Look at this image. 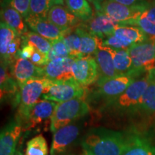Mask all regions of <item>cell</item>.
Returning a JSON list of instances; mask_svg holds the SVG:
<instances>
[{
  "label": "cell",
  "mask_w": 155,
  "mask_h": 155,
  "mask_svg": "<svg viewBox=\"0 0 155 155\" xmlns=\"http://www.w3.org/2000/svg\"><path fill=\"white\" fill-rule=\"evenodd\" d=\"M25 155H48V143L43 135H37L27 142Z\"/></svg>",
  "instance_id": "83f0119b"
},
{
  "label": "cell",
  "mask_w": 155,
  "mask_h": 155,
  "mask_svg": "<svg viewBox=\"0 0 155 155\" xmlns=\"http://www.w3.org/2000/svg\"><path fill=\"white\" fill-rule=\"evenodd\" d=\"M28 27L51 42L61 40L69 30H63L51 23L48 19L28 16L25 19Z\"/></svg>",
  "instance_id": "4fadbf2b"
},
{
  "label": "cell",
  "mask_w": 155,
  "mask_h": 155,
  "mask_svg": "<svg viewBox=\"0 0 155 155\" xmlns=\"http://www.w3.org/2000/svg\"><path fill=\"white\" fill-rule=\"evenodd\" d=\"M137 78L132 75H119L113 78L103 81H96V88L91 94L88 93V103L104 101V104L114 99L127 90ZM103 104V105H104Z\"/></svg>",
  "instance_id": "277c9868"
},
{
  "label": "cell",
  "mask_w": 155,
  "mask_h": 155,
  "mask_svg": "<svg viewBox=\"0 0 155 155\" xmlns=\"http://www.w3.org/2000/svg\"><path fill=\"white\" fill-rule=\"evenodd\" d=\"M22 45L26 44L31 45L36 50L47 55L50 52V48L52 47V44H53V42L49 41L47 39L44 38L43 37L40 36V35L29 30L24 35L22 36Z\"/></svg>",
  "instance_id": "4316f807"
},
{
  "label": "cell",
  "mask_w": 155,
  "mask_h": 155,
  "mask_svg": "<svg viewBox=\"0 0 155 155\" xmlns=\"http://www.w3.org/2000/svg\"><path fill=\"white\" fill-rule=\"evenodd\" d=\"M18 35L15 31L7 26L5 23L0 24V54L1 61H3L7 55L10 44Z\"/></svg>",
  "instance_id": "f546056e"
},
{
  "label": "cell",
  "mask_w": 155,
  "mask_h": 155,
  "mask_svg": "<svg viewBox=\"0 0 155 155\" xmlns=\"http://www.w3.org/2000/svg\"><path fill=\"white\" fill-rule=\"evenodd\" d=\"M73 78L81 86L87 87L98 80V66L94 56L76 58L72 66Z\"/></svg>",
  "instance_id": "9c48e42d"
},
{
  "label": "cell",
  "mask_w": 155,
  "mask_h": 155,
  "mask_svg": "<svg viewBox=\"0 0 155 155\" xmlns=\"http://www.w3.org/2000/svg\"><path fill=\"white\" fill-rule=\"evenodd\" d=\"M131 59V75L139 78L147 74L155 67V41L147 40L134 44L128 49Z\"/></svg>",
  "instance_id": "8992f818"
},
{
  "label": "cell",
  "mask_w": 155,
  "mask_h": 155,
  "mask_svg": "<svg viewBox=\"0 0 155 155\" xmlns=\"http://www.w3.org/2000/svg\"><path fill=\"white\" fill-rule=\"evenodd\" d=\"M79 132V127L72 124L58 129L54 132L50 154L59 155L65 152L69 145L77 139Z\"/></svg>",
  "instance_id": "9a60e30c"
},
{
  "label": "cell",
  "mask_w": 155,
  "mask_h": 155,
  "mask_svg": "<svg viewBox=\"0 0 155 155\" xmlns=\"http://www.w3.org/2000/svg\"><path fill=\"white\" fill-rule=\"evenodd\" d=\"M9 69L12 76L16 81L19 88L30 79L44 77L42 67L37 66L30 60L18 58L12 64Z\"/></svg>",
  "instance_id": "5bb4252c"
},
{
  "label": "cell",
  "mask_w": 155,
  "mask_h": 155,
  "mask_svg": "<svg viewBox=\"0 0 155 155\" xmlns=\"http://www.w3.org/2000/svg\"><path fill=\"white\" fill-rule=\"evenodd\" d=\"M48 19L55 26L63 30L74 28L81 24V20L62 5L52 7L48 13Z\"/></svg>",
  "instance_id": "e0dca14e"
},
{
  "label": "cell",
  "mask_w": 155,
  "mask_h": 155,
  "mask_svg": "<svg viewBox=\"0 0 155 155\" xmlns=\"http://www.w3.org/2000/svg\"><path fill=\"white\" fill-rule=\"evenodd\" d=\"M88 1L90 2L91 3H92L95 6V8H96V11H99L101 5L104 2V0H88Z\"/></svg>",
  "instance_id": "f35d334b"
},
{
  "label": "cell",
  "mask_w": 155,
  "mask_h": 155,
  "mask_svg": "<svg viewBox=\"0 0 155 155\" xmlns=\"http://www.w3.org/2000/svg\"><path fill=\"white\" fill-rule=\"evenodd\" d=\"M16 155H25V154H23L22 152H21L20 150H16Z\"/></svg>",
  "instance_id": "b9f144b4"
},
{
  "label": "cell",
  "mask_w": 155,
  "mask_h": 155,
  "mask_svg": "<svg viewBox=\"0 0 155 155\" xmlns=\"http://www.w3.org/2000/svg\"><path fill=\"white\" fill-rule=\"evenodd\" d=\"M75 30L81 38V58L94 55L100 45L102 44L101 39L87 32L79 25L75 28Z\"/></svg>",
  "instance_id": "7402d4cb"
},
{
  "label": "cell",
  "mask_w": 155,
  "mask_h": 155,
  "mask_svg": "<svg viewBox=\"0 0 155 155\" xmlns=\"http://www.w3.org/2000/svg\"><path fill=\"white\" fill-rule=\"evenodd\" d=\"M136 26L144 32L148 40L155 41V1L148 4L137 19Z\"/></svg>",
  "instance_id": "44dd1931"
},
{
  "label": "cell",
  "mask_w": 155,
  "mask_h": 155,
  "mask_svg": "<svg viewBox=\"0 0 155 155\" xmlns=\"http://www.w3.org/2000/svg\"><path fill=\"white\" fill-rule=\"evenodd\" d=\"M30 0H5L4 5L10 6L11 7L19 12L25 19L28 17L30 11Z\"/></svg>",
  "instance_id": "e575fe53"
},
{
  "label": "cell",
  "mask_w": 155,
  "mask_h": 155,
  "mask_svg": "<svg viewBox=\"0 0 155 155\" xmlns=\"http://www.w3.org/2000/svg\"><path fill=\"white\" fill-rule=\"evenodd\" d=\"M148 73H149V75H150L151 80L155 81V67L152 70H151Z\"/></svg>",
  "instance_id": "60d3db41"
},
{
  "label": "cell",
  "mask_w": 155,
  "mask_h": 155,
  "mask_svg": "<svg viewBox=\"0 0 155 155\" xmlns=\"http://www.w3.org/2000/svg\"><path fill=\"white\" fill-rule=\"evenodd\" d=\"M50 79L45 77L35 78L27 81L19 88V121L25 122L31 109L42 98L46 87L50 82Z\"/></svg>",
  "instance_id": "5b68a950"
},
{
  "label": "cell",
  "mask_w": 155,
  "mask_h": 155,
  "mask_svg": "<svg viewBox=\"0 0 155 155\" xmlns=\"http://www.w3.org/2000/svg\"><path fill=\"white\" fill-rule=\"evenodd\" d=\"M48 1L49 2L51 7L55 5L64 6V5H65V0H48Z\"/></svg>",
  "instance_id": "ab89813d"
},
{
  "label": "cell",
  "mask_w": 155,
  "mask_h": 155,
  "mask_svg": "<svg viewBox=\"0 0 155 155\" xmlns=\"http://www.w3.org/2000/svg\"><path fill=\"white\" fill-rule=\"evenodd\" d=\"M131 135L98 128L91 130L83 139L84 151L92 155H122L130 143Z\"/></svg>",
  "instance_id": "6da1fadb"
},
{
  "label": "cell",
  "mask_w": 155,
  "mask_h": 155,
  "mask_svg": "<svg viewBox=\"0 0 155 155\" xmlns=\"http://www.w3.org/2000/svg\"><path fill=\"white\" fill-rule=\"evenodd\" d=\"M148 3L142 5L127 6L114 0H104L101 4L100 12L104 13L115 22L121 25H135L141 13L146 9Z\"/></svg>",
  "instance_id": "ba28073f"
},
{
  "label": "cell",
  "mask_w": 155,
  "mask_h": 155,
  "mask_svg": "<svg viewBox=\"0 0 155 155\" xmlns=\"http://www.w3.org/2000/svg\"><path fill=\"white\" fill-rule=\"evenodd\" d=\"M11 155H16V151H15V152H14L12 153V154Z\"/></svg>",
  "instance_id": "ee69618b"
},
{
  "label": "cell",
  "mask_w": 155,
  "mask_h": 155,
  "mask_svg": "<svg viewBox=\"0 0 155 155\" xmlns=\"http://www.w3.org/2000/svg\"><path fill=\"white\" fill-rule=\"evenodd\" d=\"M87 88L79 84L75 79L64 81H50L45 89L42 99L55 103H63L77 98H86Z\"/></svg>",
  "instance_id": "52a82bcc"
},
{
  "label": "cell",
  "mask_w": 155,
  "mask_h": 155,
  "mask_svg": "<svg viewBox=\"0 0 155 155\" xmlns=\"http://www.w3.org/2000/svg\"><path fill=\"white\" fill-rule=\"evenodd\" d=\"M150 82L149 73L138 78L123 94L104 104L101 107V111L111 116H122L139 111L141 98Z\"/></svg>",
  "instance_id": "7a4b0ae2"
},
{
  "label": "cell",
  "mask_w": 155,
  "mask_h": 155,
  "mask_svg": "<svg viewBox=\"0 0 155 155\" xmlns=\"http://www.w3.org/2000/svg\"><path fill=\"white\" fill-rule=\"evenodd\" d=\"M89 111L90 106L86 98H77L58 103L50 120V131L55 132L58 129L87 115Z\"/></svg>",
  "instance_id": "3957f363"
},
{
  "label": "cell",
  "mask_w": 155,
  "mask_h": 155,
  "mask_svg": "<svg viewBox=\"0 0 155 155\" xmlns=\"http://www.w3.org/2000/svg\"><path fill=\"white\" fill-rule=\"evenodd\" d=\"M58 103L45 99H40L32 107L28 119L25 122L23 131L33 129L43 122L51 120Z\"/></svg>",
  "instance_id": "7c38bea8"
},
{
  "label": "cell",
  "mask_w": 155,
  "mask_h": 155,
  "mask_svg": "<svg viewBox=\"0 0 155 155\" xmlns=\"http://www.w3.org/2000/svg\"><path fill=\"white\" fill-rule=\"evenodd\" d=\"M122 155H155V146L146 138L131 135L129 147Z\"/></svg>",
  "instance_id": "cb8c5ba5"
},
{
  "label": "cell",
  "mask_w": 155,
  "mask_h": 155,
  "mask_svg": "<svg viewBox=\"0 0 155 155\" xmlns=\"http://www.w3.org/2000/svg\"><path fill=\"white\" fill-rule=\"evenodd\" d=\"M30 61L37 66L39 67H44L45 65H46L48 63V55L36 49L35 50L33 55L30 58Z\"/></svg>",
  "instance_id": "d590c367"
},
{
  "label": "cell",
  "mask_w": 155,
  "mask_h": 155,
  "mask_svg": "<svg viewBox=\"0 0 155 155\" xmlns=\"http://www.w3.org/2000/svg\"><path fill=\"white\" fill-rule=\"evenodd\" d=\"M70 57L69 50L63 39L53 42L50 52L48 54V62L58 59Z\"/></svg>",
  "instance_id": "d6a6232c"
},
{
  "label": "cell",
  "mask_w": 155,
  "mask_h": 155,
  "mask_svg": "<svg viewBox=\"0 0 155 155\" xmlns=\"http://www.w3.org/2000/svg\"><path fill=\"white\" fill-rule=\"evenodd\" d=\"M101 45L104 47L111 48L116 50H128L132 45V44L124 41L114 35H111L102 40Z\"/></svg>",
  "instance_id": "836d02e7"
},
{
  "label": "cell",
  "mask_w": 155,
  "mask_h": 155,
  "mask_svg": "<svg viewBox=\"0 0 155 155\" xmlns=\"http://www.w3.org/2000/svg\"><path fill=\"white\" fill-rule=\"evenodd\" d=\"M68 10L81 22L88 20L94 16L91 6L88 0H65Z\"/></svg>",
  "instance_id": "484cf974"
},
{
  "label": "cell",
  "mask_w": 155,
  "mask_h": 155,
  "mask_svg": "<svg viewBox=\"0 0 155 155\" xmlns=\"http://www.w3.org/2000/svg\"><path fill=\"white\" fill-rule=\"evenodd\" d=\"M1 20V22L9 26L19 36L24 35L28 31L25 19L20 13L10 6L4 5V7L2 8Z\"/></svg>",
  "instance_id": "ffe728a7"
},
{
  "label": "cell",
  "mask_w": 155,
  "mask_h": 155,
  "mask_svg": "<svg viewBox=\"0 0 155 155\" xmlns=\"http://www.w3.org/2000/svg\"><path fill=\"white\" fill-rule=\"evenodd\" d=\"M22 131V124L17 120L4 128L0 136V155H11L16 151V145Z\"/></svg>",
  "instance_id": "2e32d148"
},
{
  "label": "cell",
  "mask_w": 155,
  "mask_h": 155,
  "mask_svg": "<svg viewBox=\"0 0 155 155\" xmlns=\"http://www.w3.org/2000/svg\"><path fill=\"white\" fill-rule=\"evenodd\" d=\"M94 57L98 66V77L97 81L108 80L119 75L116 71L112 55L101 45L97 49Z\"/></svg>",
  "instance_id": "ac0fdd59"
},
{
  "label": "cell",
  "mask_w": 155,
  "mask_h": 155,
  "mask_svg": "<svg viewBox=\"0 0 155 155\" xmlns=\"http://www.w3.org/2000/svg\"><path fill=\"white\" fill-rule=\"evenodd\" d=\"M119 25H121L115 22L104 13L96 11L92 18L81 22L79 26L87 32L104 40L113 35L115 29Z\"/></svg>",
  "instance_id": "30bf717a"
},
{
  "label": "cell",
  "mask_w": 155,
  "mask_h": 155,
  "mask_svg": "<svg viewBox=\"0 0 155 155\" xmlns=\"http://www.w3.org/2000/svg\"><path fill=\"white\" fill-rule=\"evenodd\" d=\"M114 1L119 2L122 5H127V6H134V5H142V4L148 3L146 0H114Z\"/></svg>",
  "instance_id": "74e56055"
},
{
  "label": "cell",
  "mask_w": 155,
  "mask_h": 155,
  "mask_svg": "<svg viewBox=\"0 0 155 155\" xmlns=\"http://www.w3.org/2000/svg\"><path fill=\"white\" fill-rule=\"evenodd\" d=\"M35 50V48L31 45H23L21 49L19 50L18 54H17V59L22 58V59L30 60L32 55H33Z\"/></svg>",
  "instance_id": "8d00e7d4"
},
{
  "label": "cell",
  "mask_w": 155,
  "mask_h": 155,
  "mask_svg": "<svg viewBox=\"0 0 155 155\" xmlns=\"http://www.w3.org/2000/svg\"><path fill=\"white\" fill-rule=\"evenodd\" d=\"M8 66L1 63L0 68V86H1V100L2 101L6 98H14L15 104H19V88L14 78L9 73Z\"/></svg>",
  "instance_id": "d6986e66"
},
{
  "label": "cell",
  "mask_w": 155,
  "mask_h": 155,
  "mask_svg": "<svg viewBox=\"0 0 155 155\" xmlns=\"http://www.w3.org/2000/svg\"><path fill=\"white\" fill-rule=\"evenodd\" d=\"M139 111L148 114H155V81L151 82L143 95Z\"/></svg>",
  "instance_id": "4dcf8cb0"
},
{
  "label": "cell",
  "mask_w": 155,
  "mask_h": 155,
  "mask_svg": "<svg viewBox=\"0 0 155 155\" xmlns=\"http://www.w3.org/2000/svg\"><path fill=\"white\" fill-rule=\"evenodd\" d=\"M75 28L69 29L63 38V40L69 50L70 57L79 58H81V38Z\"/></svg>",
  "instance_id": "f1b7e54d"
},
{
  "label": "cell",
  "mask_w": 155,
  "mask_h": 155,
  "mask_svg": "<svg viewBox=\"0 0 155 155\" xmlns=\"http://www.w3.org/2000/svg\"><path fill=\"white\" fill-rule=\"evenodd\" d=\"M113 35L132 45L140 43L148 40L144 32L135 25H119L115 29Z\"/></svg>",
  "instance_id": "603a6c76"
},
{
  "label": "cell",
  "mask_w": 155,
  "mask_h": 155,
  "mask_svg": "<svg viewBox=\"0 0 155 155\" xmlns=\"http://www.w3.org/2000/svg\"><path fill=\"white\" fill-rule=\"evenodd\" d=\"M50 8L51 6L48 0H30L28 16L48 19Z\"/></svg>",
  "instance_id": "1f68e13d"
},
{
  "label": "cell",
  "mask_w": 155,
  "mask_h": 155,
  "mask_svg": "<svg viewBox=\"0 0 155 155\" xmlns=\"http://www.w3.org/2000/svg\"><path fill=\"white\" fill-rule=\"evenodd\" d=\"M104 48L112 55L118 75H131L132 63L128 50H116L108 47Z\"/></svg>",
  "instance_id": "d4e9b609"
},
{
  "label": "cell",
  "mask_w": 155,
  "mask_h": 155,
  "mask_svg": "<svg viewBox=\"0 0 155 155\" xmlns=\"http://www.w3.org/2000/svg\"><path fill=\"white\" fill-rule=\"evenodd\" d=\"M76 58L68 57L58 58L48 62L44 67L43 75L45 78L54 81H64L73 78L72 66Z\"/></svg>",
  "instance_id": "8fae6325"
},
{
  "label": "cell",
  "mask_w": 155,
  "mask_h": 155,
  "mask_svg": "<svg viewBox=\"0 0 155 155\" xmlns=\"http://www.w3.org/2000/svg\"><path fill=\"white\" fill-rule=\"evenodd\" d=\"M81 155H92V154H91L90 153L86 152V151H83V153Z\"/></svg>",
  "instance_id": "7bdbcfd3"
}]
</instances>
